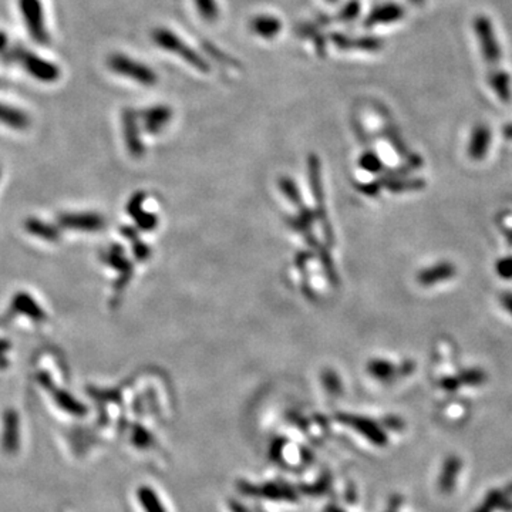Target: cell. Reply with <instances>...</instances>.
<instances>
[{
    "label": "cell",
    "instance_id": "cell-3",
    "mask_svg": "<svg viewBox=\"0 0 512 512\" xmlns=\"http://www.w3.org/2000/svg\"><path fill=\"white\" fill-rule=\"evenodd\" d=\"M474 30L477 33V38L480 40L484 59L491 64H496L501 57V50L496 38V33H494L491 21L485 16L475 17Z\"/></svg>",
    "mask_w": 512,
    "mask_h": 512
},
{
    "label": "cell",
    "instance_id": "cell-8",
    "mask_svg": "<svg viewBox=\"0 0 512 512\" xmlns=\"http://www.w3.org/2000/svg\"><path fill=\"white\" fill-rule=\"evenodd\" d=\"M454 272H455V269L451 264H438V265L431 266V268H428V269H426V270L420 273L418 282L424 285V286H430V285H434L437 282L447 281V279L452 278Z\"/></svg>",
    "mask_w": 512,
    "mask_h": 512
},
{
    "label": "cell",
    "instance_id": "cell-12",
    "mask_svg": "<svg viewBox=\"0 0 512 512\" xmlns=\"http://www.w3.org/2000/svg\"><path fill=\"white\" fill-rule=\"evenodd\" d=\"M195 8L199 13V16L203 17L207 22H214L218 19V5L215 0H194Z\"/></svg>",
    "mask_w": 512,
    "mask_h": 512
},
{
    "label": "cell",
    "instance_id": "cell-2",
    "mask_svg": "<svg viewBox=\"0 0 512 512\" xmlns=\"http://www.w3.org/2000/svg\"><path fill=\"white\" fill-rule=\"evenodd\" d=\"M108 64L112 67V70L118 73V75L130 77L142 86L151 87L155 86L158 81L155 71L151 67L136 62L128 56H124V54H114V56L110 57Z\"/></svg>",
    "mask_w": 512,
    "mask_h": 512
},
{
    "label": "cell",
    "instance_id": "cell-19",
    "mask_svg": "<svg viewBox=\"0 0 512 512\" xmlns=\"http://www.w3.org/2000/svg\"><path fill=\"white\" fill-rule=\"evenodd\" d=\"M504 134H505L507 138L512 140V125H507V127L504 128Z\"/></svg>",
    "mask_w": 512,
    "mask_h": 512
},
{
    "label": "cell",
    "instance_id": "cell-18",
    "mask_svg": "<svg viewBox=\"0 0 512 512\" xmlns=\"http://www.w3.org/2000/svg\"><path fill=\"white\" fill-rule=\"evenodd\" d=\"M500 300L504 305V307L512 315V294H502Z\"/></svg>",
    "mask_w": 512,
    "mask_h": 512
},
{
    "label": "cell",
    "instance_id": "cell-15",
    "mask_svg": "<svg viewBox=\"0 0 512 512\" xmlns=\"http://www.w3.org/2000/svg\"><path fill=\"white\" fill-rule=\"evenodd\" d=\"M485 380V374L480 370H468L460 376V381L467 384H480Z\"/></svg>",
    "mask_w": 512,
    "mask_h": 512
},
{
    "label": "cell",
    "instance_id": "cell-16",
    "mask_svg": "<svg viewBox=\"0 0 512 512\" xmlns=\"http://www.w3.org/2000/svg\"><path fill=\"white\" fill-rule=\"evenodd\" d=\"M498 273H500V277H502L505 279L512 278V258L502 259L498 264Z\"/></svg>",
    "mask_w": 512,
    "mask_h": 512
},
{
    "label": "cell",
    "instance_id": "cell-1",
    "mask_svg": "<svg viewBox=\"0 0 512 512\" xmlns=\"http://www.w3.org/2000/svg\"><path fill=\"white\" fill-rule=\"evenodd\" d=\"M151 38L158 47L172 54H177V56L187 62L190 66L195 67L198 71L208 73L211 70L209 63L203 56H199V54L194 49H191L184 40H181L170 29L158 27L153 31Z\"/></svg>",
    "mask_w": 512,
    "mask_h": 512
},
{
    "label": "cell",
    "instance_id": "cell-9",
    "mask_svg": "<svg viewBox=\"0 0 512 512\" xmlns=\"http://www.w3.org/2000/svg\"><path fill=\"white\" fill-rule=\"evenodd\" d=\"M172 116V112L167 105H154L144 112V120L147 130L158 131L159 128L166 124Z\"/></svg>",
    "mask_w": 512,
    "mask_h": 512
},
{
    "label": "cell",
    "instance_id": "cell-6",
    "mask_svg": "<svg viewBox=\"0 0 512 512\" xmlns=\"http://www.w3.org/2000/svg\"><path fill=\"white\" fill-rule=\"evenodd\" d=\"M251 30L259 36L262 39H273L281 33L282 30V22L278 19L277 16L272 14H259L252 19L251 22Z\"/></svg>",
    "mask_w": 512,
    "mask_h": 512
},
{
    "label": "cell",
    "instance_id": "cell-21",
    "mask_svg": "<svg viewBox=\"0 0 512 512\" xmlns=\"http://www.w3.org/2000/svg\"><path fill=\"white\" fill-rule=\"evenodd\" d=\"M326 2L331 3V5H335V3H337V0H326Z\"/></svg>",
    "mask_w": 512,
    "mask_h": 512
},
{
    "label": "cell",
    "instance_id": "cell-10",
    "mask_svg": "<svg viewBox=\"0 0 512 512\" xmlns=\"http://www.w3.org/2000/svg\"><path fill=\"white\" fill-rule=\"evenodd\" d=\"M460 470H461V461L459 457H448L444 463V467L440 475V489L443 492L447 494L452 491Z\"/></svg>",
    "mask_w": 512,
    "mask_h": 512
},
{
    "label": "cell",
    "instance_id": "cell-4",
    "mask_svg": "<svg viewBox=\"0 0 512 512\" xmlns=\"http://www.w3.org/2000/svg\"><path fill=\"white\" fill-rule=\"evenodd\" d=\"M405 9L396 5V3H386L374 8L369 16L366 17L364 26L366 27H373L379 25H390L393 22H397L403 19Z\"/></svg>",
    "mask_w": 512,
    "mask_h": 512
},
{
    "label": "cell",
    "instance_id": "cell-11",
    "mask_svg": "<svg viewBox=\"0 0 512 512\" xmlns=\"http://www.w3.org/2000/svg\"><path fill=\"white\" fill-rule=\"evenodd\" d=\"M489 83L492 86V88L496 90V93L498 94L500 99H502L504 101H508L509 100V77L508 75H505L504 71H497V73H492L491 77H489Z\"/></svg>",
    "mask_w": 512,
    "mask_h": 512
},
{
    "label": "cell",
    "instance_id": "cell-17",
    "mask_svg": "<svg viewBox=\"0 0 512 512\" xmlns=\"http://www.w3.org/2000/svg\"><path fill=\"white\" fill-rule=\"evenodd\" d=\"M460 384H461L460 379H446V380L443 381V387H444L446 390L454 392V390L459 389Z\"/></svg>",
    "mask_w": 512,
    "mask_h": 512
},
{
    "label": "cell",
    "instance_id": "cell-22",
    "mask_svg": "<svg viewBox=\"0 0 512 512\" xmlns=\"http://www.w3.org/2000/svg\"><path fill=\"white\" fill-rule=\"evenodd\" d=\"M414 2H418V0H414Z\"/></svg>",
    "mask_w": 512,
    "mask_h": 512
},
{
    "label": "cell",
    "instance_id": "cell-14",
    "mask_svg": "<svg viewBox=\"0 0 512 512\" xmlns=\"http://www.w3.org/2000/svg\"><path fill=\"white\" fill-rule=\"evenodd\" d=\"M16 418H8L6 420V435H5V447L8 450H14L16 446H17V434H16Z\"/></svg>",
    "mask_w": 512,
    "mask_h": 512
},
{
    "label": "cell",
    "instance_id": "cell-20",
    "mask_svg": "<svg viewBox=\"0 0 512 512\" xmlns=\"http://www.w3.org/2000/svg\"><path fill=\"white\" fill-rule=\"evenodd\" d=\"M475 512H491V511H489V509H488L487 507H484V505H481V507H480V508H478L477 511H475Z\"/></svg>",
    "mask_w": 512,
    "mask_h": 512
},
{
    "label": "cell",
    "instance_id": "cell-5",
    "mask_svg": "<svg viewBox=\"0 0 512 512\" xmlns=\"http://www.w3.org/2000/svg\"><path fill=\"white\" fill-rule=\"evenodd\" d=\"M332 42L342 50H361V51H379L383 49V42L377 38H347L344 34L333 33L332 34Z\"/></svg>",
    "mask_w": 512,
    "mask_h": 512
},
{
    "label": "cell",
    "instance_id": "cell-13",
    "mask_svg": "<svg viewBox=\"0 0 512 512\" xmlns=\"http://www.w3.org/2000/svg\"><path fill=\"white\" fill-rule=\"evenodd\" d=\"M360 10H361V6H360L359 0H349V2H347L343 6V9L340 10L339 19L343 21V22H352V21L357 19L359 14H360Z\"/></svg>",
    "mask_w": 512,
    "mask_h": 512
},
{
    "label": "cell",
    "instance_id": "cell-7",
    "mask_svg": "<svg viewBox=\"0 0 512 512\" xmlns=\"http://www.w3.org/2000/svg\"><path fill=\"white\" fill-rule=\"evenodd\" d=\"M489 142H491V133L488 128L485 125H480L475 128L471 136L470 149H468L471 158L481 159L488 151Z\"/></svg>",
    "mask_w": 512,
    "mask_h": 512
}]
</instances>
